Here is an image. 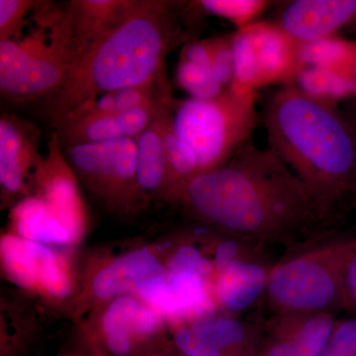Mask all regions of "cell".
<instances>
[{
    "mask_svg": "<svg viewBox=\"0 0 356 356\" xmlns=\"http://www.w3.org/2000/svg\"><path fill=\"white\" fill-rule=\"evenodd\" d=\"M195 13L193 1L129 0L113 24L89 44L64 84L44 98L51 126L97 96L165 74L166 56L196 39Z\"/></svg>",
    "mask_w": 356,
    "mask_h": 356,
    "instance_id": "obj_2",
    "label": "cell"
},
{
    "mask_svg": "<svg viewBox=\"0 0 356 356\" xmlns=\"http://www.w3.org/2000/svg\"><path fill=\"white\" fill-rule=\"evenodd\" d=\"M159 318L158 312L152 307L143 305L140 307L137 315L134 318L132 325L133 336L147 337L154 334L159 329Z\"/></svg>",
    "mask_w": 356,
    "mask_h": 356,
    "instance_id": "obj_32",
    "label": "cell"
},
{
    "mask_svg": "<svg viewBox=\"0 0 356 356\" xmlns=\"http://www.w3.org/2000/svg\"><path fill=\"white\" fill-rule=\"evenodd\" d=\"M321 356H356V316L336 322L331 339Z\"/></svg>",
    "mask_w": 356,
    "mask_h": 356,
    "instance_id": "obj_30",
    "label": "cell"
},
{
    "mask_svg": "<svg viewBox=\"0 0 356 356\" xmlns=\"http://www.w3.org/2000/svg\"><path fill=\"white\" fill-rule=\"evenodd\" d=\"M39 198L54 218L69 229L76 240L84 222V207L76 177L65 159L57 133H51L48 153L32 177Z\"/></svg>",
    "mask_w": 356,
    "mask_h": 356,
    "instance_id": "obj_10",
    "label": "cell"
},
{
    "mask_svg": "<svg viewBox=\"0 0 356 356\" xmlns=\"http://www.w3.org/2000/svg\"><path fill=\"white\" fill-rule=\"evenodd\" d=\"M343 293V309L356 316V248L344 267Z\"/></svg>",
    "mask_w": 356,
    "mask_h": 356,
    "instance_id": "obj_33",
    "label": "cell"
},
{
    "mask_svg": "<svg viewBox=\"0 0 356 356\" xmlns=\"http://www.w3.org/2000/svg\"><path fill=\"white\" fill-rule=\"evenodd\" d=\"M283 324L274 327L273 337L261 344L259 356H292L295 336L302 316H283Z\"/></svg>",
    "mask_w": 356,
    "mask_h": 356,
    "instance_id": "obj_29",
    "label": "cell"
},
{
    "mask_svg": "<svg viewBox=\"0 0 356 356\" xmlns=\"http://www.w3.org/2000/svg\"><path fill=\"white\" fill-rule=\"evenodd\" d=\"M41 131L32 122L16 114L0 118V185L3 198L18 202L27 197L26 180L32 177L44 156L39 151Z\"/></svg>",
    "mask_w": 356,
    "mask_h": 356,
    "instance_id": "obj_9",
    "label": "cell"
},
{
    "mask_svg": "<svg viewBox=\"0 0 356 356\" xmlns=\"http://www.w3.org/2000/svg\"><path fill=\"white\" fill-rule=\"evenodd\" d=\"M129 290H132V287L122 273L117 261L100 269L93 278L92 291L96 298L115 299L122 295H126Z\"/></svg>",
    "mask_w": 356,
    "mask_h": 356,
    "instance_id": "obj_27",
    "label": "cell"
},
{
    "mask_svg": "<svg viewBox=\"0 0 356 356\" xmlns=\"http://www.w3.org/2000/svg\"><path fill=\"white\" fill-rule=\"evenodd\" d=\"M172 90L159 102L158 111L149 127L136 139L137 142V179L142 194L165 193L166 161L165 136L168 117L172 113Z\"/></svg>",
    "mask_w": 356,
    "mask_h": 356,
    "instance_id": "obj_12",
    "label": "cell"
},
{
    "mask_svg": "<svg viewBox=\"0 0 356 356\" xmlns=\"http://www.w3.org/2000/svg\"><path fill=\"white\" fill-rule=\"evenodd\" d=\"M65 159L89 191L125 207L142 194L137 179V142L132 138L65 147Z\"/></svg>",
    "mask_w": 356,
    "mask_h": 356,
    "instance_id": "obj_7",
    "label": "cell"
},
{
    "mask_svg": "<svg viewBox=\"0 0 356 356\" xmlns=\"http://www.w3.org/2000/svg\"><path fill=\"white\" fill-rule=\"evenodd\" d=\"M39 1L0 0V42L17 39Z\"/></svg>",
    "mask_w": 356,
    "mask_h": 356,
    "instance_id": "obj_26",
    "label": "cell"
},
{
    "mask_svg": "<svg viewBox=\"0 0 356 356\" xmlns=\"http://www.w3.org/2000/svg\"><path fill=\"white\" fill-rule=\"evenodd\" d=\"M33 18L39 30L0 42V91L10 102L44 99L57 91L88 48L72 29L65 6L58 10L39 1Z\"/></svg>",
    "mask_w": 356,
    "mask_h": 356,
    "instance_id": "obj_4",
    "label": "cell"
},
{
    "mask_svg": "<svg viewBox=\"0 0 356 356\" xmlns=\"http://www.w3.org/2000/svg\"><path fill=\"white\" fill-rule=\"evenodd\" d=\"M269 149L310 193L325 221L356 197V131L330 100L287 84L262 111Z\"/></svg>",
    "mask_w": 356,
    "mask_h": 356,
    "instance_id": "obj_3",
    "label": "cell"
},
{
    "mask_svg": "<svg viewBox=\"0 0 356 356\" xmlns=\"http://www.w3.org/2000/svg\"><path fill=\"white\" fill-rule=\"evenodd\" d=\"M172 197L245 242L285 243L325 222L286 163L252 140L225 165L187 180Z\"/></svg>",
    "mask_w": 356,
    "mask_h": 356,
    "instance_id": "obj_1",
    "label": "cell"
},
{
    "mask_svg": "<svg viewBox=\"0 0 356 356\" xmlns=\"http://www.w3.org/2000/svg\"><path fill=\"white\" fill-rule=\"evenodd\" d=\"M129 0H72L65 4L67 15L77 36L88 44L113 24Z\"/></svg>",
    "mask_w": 356,
    "mask_h": 356,
    "instance_id": "obj_15",
    "label": "cell"
},
{
    "mask_svg": "<svg viewBox=\"0 0 356 356\" xmlns=\"http://www.w3.org/2000/svg\"><path fill=\"white\" fill-rule=\"evenodd\" d=\"M196 4L201 13L220 16L233 21L236 24L243 25L259 15L267 3L252 0H202L196 1Z\"/></svg>",
    "mask_w": 356,
    "mask_h": 356,
    "instance_id": "obj_24",
    "label": "cell"
},
{
    "mask_svg": "<svg viewBox=\"0 0 356 356\" xmlns=\"http://www.w3.org/2000/svg\"><path fill=\"white\" fill-rule=\"evenodd\" d=\"M254 99L252 89L233 83L212 99L173 100L175 133L196 156L198 175L225 165L250 142Z\"/></svg>",
    "mask_w": 356,
    "mask_h": 356,
    "instance_id": "obj_6",
    "label": "cell"
},
{
    "mask_svg": "<svg viewBox=\"0 0 356 356\" xmlns=\"http://www.w3.org/2000/svg\"><path fill=\"white\" fill-rule=\"evenodd\" d=\"M269 271L259 262L238 259L215 276V295L229 312H242L266 293Z\"/></svg>",
    "mask_w": 356,
    "mask_h": 356,
    "instance_id": "obj_13",
    "label": "cell"
},
{
    "mask_svg": "<svg viewBox=\"0 0 356 356\" xmlns=\"http://www.w3.org/2000/svg\"><path fill=\"white\" fill-rule=\"evenodd\" d=\"M142 304L130 295H122L113 299L102 318L105 337L114 334H132L134 318Z\"/></svg>",
    "mask_w": 356,
    "mask_h": 356,
    "instance_id": "obj_23",
    "label": "cell"
},
{
    "mask_svg": "<svg viewBox=\"0 0 356 356\" xmlns=\"http://www.w3.org/2000/svg\"><path fill=\"white\" fill-rule=\"evenodd\" d=\"M240 245L236 243L235 238L222 241L221 243H219L215 250L214 261H213L216 274L229 266L232 262L238 259H243V257H240Z\"/></svg>",
    "mask_w": 356,
    "mask_h": 356,
    "instance_id": "obj_34",
    "label": "cell"
},
{
    "mask_svg": "<svg viewBox=\"0 0 356 356\" xmlns=\"http://www.w3.org/2000/svg\"><path fill=\"white\" fill-rule=\"evenodd\" d=\"M355 20L356 0H295L283 7L274 26L298 49Z\"/></svg>",
    "mask_w": 356,
    "mask_h": 356,
    "instance_id": "obj_11",
    "label": "cell"
},
{
    "mask_svg": "<svg viewBox=\"0 0 356 356\" xmlns=\"http://www.w3.org/2000/svg\"><path fill=\"white\" fill-rule=\"evenodd\" d=\"M296 50L275 26L247 27L234 36L233 83L254 89L282 79L295 64Z\"/></svg>",
    "mask_w": 356,
    "mask_h": 356,
    "instance_id": "obj_8",
    "label": "cell"
},
{
    "mask_svg": "<svg viewBox=\"0 0 356 356\" xmlns=\"http://www.w3.org/2000/svg\"><path fill=\"white\" fill-rule=\"evenodd\" d=\"M177 79V83L195 99H212L227 89L218 81L211 65L180 60Z\"/></svg>",
    "mask_w": 356,
    "mask_h": 356,
    "instance_id": "obj_22",
    "label": "cell"
},
{
    "mask_svg": "<svg viewBox=\"0 0 356 356\" xmlns=\"http://www.w3.org/2000/svg\"><path fill=\"white\" fill-rule=\"evenodd\" d=\"M122 273L132 290H139L149 283L168 280V270L147 248L133 250L117 259Z\"/></svg>",
    "mask_w": 356,
    "mask_h": 356,
    "instance_id": "obj_21",
    "label": "cell"
},
{
    "mask_svg": "<svg viewBox=\"0 0 356 356\" xmlns=\"http://www.w3.org/2000/svg\"><path fill=\"white\" fill-rule=\"evenodd\" d=\"M168 285L177 307V320L211 315L213 302L205 278L192 271L168 273Z\"/></svg>",
    "mask_w": 356,
    "mask_h": 356,
    "instance_id": "obj_17",
    "label": "cell"
},
{
    "mask_svg": "<svg viewBox=\"0 0 356 356\" xmlns=\"http://www.w3.org/2000/svg\"><path fill=\"white\" fill-rule=\"evenodd\" d=\"M356 236L316 243L271 267L267 301L283 316H308L343 309V271Z\"/></svg>",
    "mask_w": 356,
    "mask_h": 356,
    "instance_id": "obj_5",
    "label": "cell"
},
{
    "mask_svg": "<svg viewBox=\"0 0 356 356\" xmlns=\"http://www.w3.org/2000/svg\"><path fill=\"white\" fill-rule=\"evenodd\" d=\"M353 102H355V108H356V91H355V97H353Z\"/></svg>",
    "mask_w": 356,
    "mask_h": 356,
    "instance_id": "obj_35",
    "label": "cell"
},
{
    "mask_svg": "<svg viewBox=\"0 0 356 356\" xmlns=\"http://www.w3.org/2000/svg\"><path fill=\"white\" fill-rule=\"evenodd\" d=\"M173 341L182 356H225L216 348L206 343L191 327H179Z\"/></svg>",
    "mask_w": 356,
    "mask_h": 356,
    "instance_id": "obj_31",
    "label": "cell"
},
{
    "mask_svg": "<svg viewBox=\"0 0 356 356\" xmlns=\"http://www.w3.org/2000/svg\"><path fill=\"white\" fill-rule=\"evenodd\" d=\"M168 91H170V84H166L152 99L116 115L124 137L136 140L149 127L158 111L161 98Z\"/></svg>",
    "mask_w": 356,
    "mask_h": 356,
    "instance_id": "obj_25",
    "label": "cell"
},
{
    "mask_svg": "<svg viewBox=\"0 0 356 356\" xmlns=\"http://www.w3.org/2000/svg\"><path fill=\"white\" fill-rule=\"evenodd\" d=\"M0 254L2 266L9 280L25 289L38 286V262L24 238L15 235L2 236Z\"/></svg>",
    "mask_w": 356,
    "mask_h": 356,
    "instance_id": "obj_18",
    "label": "cell"
},
{
    "mask_svg": "<svg viewBox=\"0 0 356 356\" xmlns=\"http://www.w3.org/2000/svg\"><path fill=\"white\" fill-rule=\"evenodd\" d=\"M336 321L332 313L302 316L292 356H321L334 331Z\"/></svg>",
    "mask_w": 356,
    "mask_h": 356,
    "instance_id": "obj_20",
    "label": "cell"
},
{
    "mask_svg": "<svg viewBox=\"0 0 356 356\" xmlns=\"http://www.w3.org/2000/svg\"><path fill=\"white\" fill-rule=\"evenodd\" d=\"M38 262L39 286L53 298L64 299L72 291L67 268L48 245L25 240Z\"/></svg>",
    "mask_w": 356,
    "mask_h": 356,
    "instance_id": "obj_19",
    "label": "cell"
},
{
    "mask_svg": "<svg viewBox=\"0 0 356 356\" xmlns=\"http://www.w3.org/2000/svg\"><path fill=\"white\" fill-rule=\"evenodd\" d=\"M166 270L168 273L192 271L200 274L205 280L214 274L216 276L214 264L191 245L177 248L168 261Z\"/></svg>",
    "mask_w": 356,
    "mask_h": 356,
    "instance_id": "obj_28",
    "label": "cell"
},
{
    "mask_svg": "<svg viewBox=\"0 0 356 356\" xmlns=\"http://www.w3.org/2000/svg\"><path fill=\"white\" fill-rule=\"evenodd\" d=\"M55 132L63 149L124 138L116 115L74 117L58 124Z\"/></svg>",
    "mask_w": 356,
    "mask_h": 356,
    "instance_id": "obj_16",
    "label": "cell"
},
{
    "mask_svg": "<svg viewBox=\"0 0 356 356\" xmlns=\"http://www.w3.org/2000/svg\"><path fill=\"white\" fill-rule=\"evenodd\" d=\"M13 220L18 236L44 245H67L74 236L64 225L53 217L46 203L29 195L14 205Z\"/></svg>",
    "mask_w": 356,
    "mask_h": 356,
    "instance_id": "obj_14",
    "label": "cell"
}]
</instances>
